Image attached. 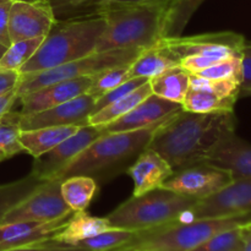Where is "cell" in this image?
I'll list each match as a JSON object with an SVG mask.
<instances>
[{
  "instance_id": "cell-1",
  "label": "cell",
  "mask_w": 251,
  "mask_h": 251,
  "mask_svg": "<svg viewBox=\"0 0 251 251\" xmlns=\"http://www.w3.org/2000/svg\"><path fill=\"white\" fill-rule=\"evenodd\" d=\"M234 110L193 113L181 109L162 123L146 149L163 157L173 172L202 163L216 145L235 132Z\"/></svg>"
},
{
  "instance_id": "cell-2",
  "label": "cell",
  "mask_w": 251,
  "mask_h": 251,
  "mask_svg": "<svg viewBox=\"0 0 251 251\" xmlns=\"http://www.w3.org/2000/svg\"><path fill=\"white\" fill-rule=\"evenodd\" d=\"M158 126L102 135L51 179L64 180L73 176H87L95 179L98 185L107 183L127 171L139 154L146 150Z\"/></svg>"
},
{
  "instance_id": "cell-3",
  "label": "cell",
  "mask_w": 251,
  "mask_h": 251,
  "mask_svg": "<svg viewBox=\"0 0 251 251\" xmlns=\"http://www.w3.org/2000/svg\"><path fill=\"white\" fill-rule=\"evenodd\" d=\"M105 28L102 14L87 19L56 22L31 59L20 68V75L39 73L95 53Z\"/></svg>"
},
{
  "instance_id": "cell-4",
  "label": "cell",
  "mask_w": 251,
  "mask_h": 251,
  "mask_svg": "<svg viewBox=\"0 0 251 251\" xmlns=\"http://www.w3.org/2000/svg\"><path fill=\"white\" fill-rule=\"evenodd\" d=\"M169 4L132 5L104 9L100 12L105 19L96 51L142 48L156 44L161 38L162 25Z\"/></svg>"
},
{
  "instance_id": "cell-5",
  "label": "cell",
  "mask_w": 251,
  "mask_h": 251,
  "mask_svg": "<svg viewBox=\"0 0 251 251\" xmlns=\"http://www.w3.org/2000/svg\"><path fill=\"white\" fill-rule=\"evenodd\" d=\"M198 201L190 196L157 188L141 196H131L108 215L107 220L113 228L144 232L181 221Z\"/></svg>"
},
{
  "instance_id": "cell-6",
  "label": "cell",
  "mask_w": 251,
  "mask_h": 251,
  "mask_svg": "<svg viewBox=\"0 0 251 251\" xmlns=\"http://www.w3.org/2000/svg\"><path fill=\"white\" fill-rule=\"evenodd\" d=\"M251 223V213L223 218L176 221L137 232L129 244L137 251H190L213 235Z\"/></svg>"
},
{
  "instance_id": "cell-7",
  "label": "cell",
  "mask_w": 251,
  "mask_h": 251,
  "mask_svg": "<svg viewBox=\"0 0 251 251\" xmlns=\"http://www.w3.org/2000/svg\"><path fill=\"white\" fill-rule=\"evenodd\" d=\"M243 34L232 31L207 32L195 36L162 37L158 43L168 49L181 68L196 74L221 60L242 54Z\"/></svg>"
},
{
  "instance_id": "cell-8",
  "label": "cell",
  "mask_w": 251,
  "mask_h": 251,
  "mask_svg": "<svg viewBox=\"0 0 251 251\" xmlns=\"http://www.w3.org/2000/svg\"><path fill=\"white\" fill-rule=\"evenodd\" d=\"M142 50H144L142 48H126L100 51V53L95 51L90 55L48 70L20 75L19 83L16 86L17 100L22 96L28 95L51 83L77 77H93L108 69L130 65L141 54Z\"/></svg>"
},
{
  "instance_id": "cell-9",
  "label": "cell",
  "mask_w": 251,
  "mask_h": 251,
  "mask_svg": "<svg viewBox=\"0 0 251 251\" xmlns=\"http://www.w3.org/2000/svg\"><path fill=\"white\" fill-rule=\"evenodd\" d=\"M61 180H44L27 198L7 211L0 223L39 222L63 220L73 213L61 195Z\"/></svg>"
},
{
  "instance_id": "cell-10",
  "label": "cell",
  "mask_w": 251,
  "mask_h": 251,
  "mask_svg": "<svg viewBox=\"0 0 251 251\" xmlns=\"http://www.w3.org/2000/svg\"><path fill=\"white\" fill-rule=\"evenodd\" d=\"M55 21L49 0H11L7 16L10 41L46 37Z\"/></svg>"
},
{
  "instance_id": "cell-11",
  "label": "cell",
  "mask_w": 251,
  "mask_h": 251,
  "mask_svg": "<svg viewBox=\"0 0 251 251\" xmlns=\"http://www.w3.org/2000/svg\"><path fill=\"white\" fill-rule=\"evenodd\" d=\"M247 213H251V178L234 179L217 193L199 200L186 216L190 220H205Z\"/></svg>"
},
{
  "instance_id": "cell-12",
  "label": "cell",
  "mask_w": 251,
  "mask_h": 251,
  "mask_svg": "<svg viewBox=\"0 0 251 251\" xmlns=\"http://www.w3.org/2000/svg\"><path fill=\"white\" fill-rule=\"evenodd\" d=\"M234 180L228 171L208 163H199L176 172L161 188L202 200Z\"/></svg>"
},
{
  "instance_id": "cell-13",
  "label": "cell",
  "mask_w": 251,
  "mask_h": 251,
  "mask_svg": "<svg viewBox=\"0 0 251 251\" xmlns=\"http://www.w3.org/2000/svg\"><path fill=\"white\" fill-rule=\"evenodd\" d=\"M102 135H104L102 127L93 125L81 126L75 134L56 145L50 151L34 158L31 174L41 180H49Z\"/></svg>"
},
{
  "instance_id": "cell-14",
  "label": "cell",
  "mask_w": 251,
  "mask_h": 251,
  "mask_svg": "<svg viewBox=\"0 0 251 251\" xmlns=\"http://www.w3.org/2000/svg\"><path fill=\"white\" fill-rule=\"evenodd\" d=\"M96 98L85 93L82 96L55 105L49 109L33 114H20V127L24 130H33L39 127L65 126V125H88V118L92 114Z\"/></svg>"
},
{
  "instance_id": "cell-15",
  "label": "cell",
  "mask_w": 251,
  "mask_h": 251,
  "mask_svg": "<svg viewBox=\"0 0 251 251\" xmlns=\"http://www.w3.org/2000/svg\"><path fill=\"white\" fill-rule=\"evenodd\" d=\"M181 109L183 107L180 103L163 100L152 93L134 109L102 129L104 134L149 129L158 126Z\"/></svg>"
},
{
  "instance_id": "cell-16",
  "label": "cell",
  "mask_w": 251,
  "mask_h": 251,
  "mask_svg": "<svg viewBox=\"0 0 251 251\" xmlns=\"http://www.w3.org/2000/svg\"><path fill=\"white\" fill-rule=\"evenodd\" d=\"M91 85L92 77H77L44 86L19 98L21 100V110L19 113L22 115L33 114L53 108L87 93Z\"/></svg>"
},
{
  "instance_id": "cell-17",
  "label": "cell",
  "mask_w": 251,
  "mask_h": 251,
  "mask_svg": "<svg viewBox=\"0 0 251 251\" xmlns=\"http://www.w3.org/2000/svg\"><path fill=\"white\" fill-rule=\"evenodd\" d=\"M202 163L226 169L233 179L251 178V144L232 132L216 145Z\"/></svg>"
},
{
  "instance_id": "cell-18",
  "label": "cell",
  "mask_w": 251,
  "mask_h": 251,
  "mask_svg": "<svg viewBox=\"0 0 251 251\" xmlns=\"http://www.w3.org/2000/svg\"><path fill=\"white\" fill-rule=\"evenodd\" d=\"M126 173L134 183L132 196H141L161 188L162 184L173 176L174 172L163 157L152 150L146 149L127 168Z\"/></svg>"
},
{
  "instance_id": "cell-19",
  "label": "cell",
  "mask_w": 251,
  "mask_h": 251,
  "mask_svg": "<svg viewBox=\"0 0 251 251\" xmlns=\"http://www.w3.org/2000/svg\"><path fill=\"white\" fill-rule=\"evenodd\" d=\"M69 217L47 223H0V251L38 244V243L49 240L56 232H59L64 227Z\"/></svg>"
},
{
  "instance_id": "cell-20",
  "label": "cell",
  "mask_w": 251,
  "mask_h": 251,
  "mask_svg": "<svg viewBox=\"0 0 251 251\" xmlns=\"http://www.w3.org/2000/svg\"><path fill=\"white\" fill-rule=\"evenodd\" d=\"M112 228L107 217H95L88 215L86 211H76L71 213L64 227L49 240L58 244L75 247L77 243Z\"/></svg>"
},
{
  "instance_id": "cell-21",
  "label": "cell",
  "mask_w": 251,
  "mask_h": 251,
  "mask_svg": "<svg viewBox=\"0 0 251 251\" xmlns=\"http://www.w3.org/2000/svg\"><path fill=\"white\" fill-rule=\"evenodd\" d=\"M81 126L77 125H65V126L39 127L33 130H24L20 134V142L26 152L32 157L42 156L46 152L75 134Z\"/></svg>"
},
{
  "instance_id": "cell-22",
  "label": "cell",
  "mask_w": 251,
  "mask_h": 251,
  "mask_svg": "<svg viewBox=\"0 0 251 251\" xmlns=\"http://www.w3.org/2000/svg\"><path fill=\"white\" fill-rule=\"evenodd\" d=\"M178 65H180V61L157 41L156 44L144 49L130 64L129 77H146L150 80Z\"/></svg>"
},
{
  "instance_id": "cell-23",
  "label": "cell",
  "mask_w": 251,
  "mask_h": 251,
  "mask_svg": "<svg viewBox=\"0 0 251 251\" xmlns=\"http://www.w3.org/2000/svg\"><path fill=\"white\" fill-rule=\"evenodd\" d=\"M190 75L191 74L180 65L168 69L150 78L152 93L163 100L181 104L190 86Z\"/></svg>"
},
{
  "instance_id": "cell-24",
  "label": "cell",
  "mask_w": 251,
  "mask_h": 251,
  "mask_svg": "<svg viewBox=\"0 0 251 251\" xmlns=\"http://www.w3.org/2000/svg\"><path fill=\"white\" fill-rule=\"evenodd\" d=\"M150 95H152V90L149 80V82L144 83L139 88L130 92L129 95L124 96V97L119 98L115 102L108 104L107 107L92 113L88 118V125H93V126L98 127L107 126L108 124L115 122L119 118H122L123 115L129 113L131 109H134L139 103L146 100Z\"/></svg>"
},
{
  "instance_id": "cell-25",
  "label": "cell",
  "mask_w": 251,
  "mask_h": 251,
  "mask_svg": "<svg viewBox=\"0 0 251 251\" xmlns=\"http://www.w3.org/2000/svg\"><path fill=\"white\" fill-rule=\"evenodd\" d=\"M237 100V98L225 97L208 88L189 86L181 107L186 112L193 113L223 112V110H234V104Z\"/></svg>"
},
{
  "instance_id": "cell-26",
  "label": "cell",
  "mask_w": 251,
  "mask_h": 251,
  "mask_svg": "<svg viewBox=\"0 0 251 251\" xmlns=\"http://www.w3.org/2000/svg\"><path fill=\"white\" fill-rule=\"evenodd\" d=\"M60 190L73 212L86 211L97 193L98 184L91 176H73L61 180Z\"/></svg>"
},
{
  "instance_id": "cell-27",
  "label": "cell",
  "mask_w": 251,
  "mask_h": 251,
  "mask_svg": "<svg viewBox=\"0 0 251 251\" xmlns=\"http://www.w3.org/2000/svg\"><path fill=\"white\" fill-rule=\"evenodd\" d=\"M205 0H172L162 25V37H179L193 15Z\"/></svg>"
},
{
  "instance_id": "cell-28",
  "label": "cell",
  "mask_w": 251,
  "mask_h": 251,
  "mask_svg": "<svg viewBox=\"0 0 251 251\" xmlns=\"http://www.w3.org/2000/svg\"><path fill=\"white\" fill-rule=\"evenodd\" d=\"M136 235L137 232L134 230L112 228L77 243L75 247L83 251H113L129 245Z\"/></svg>"
},
{
  "instance_id": "cell-29",
  "label": "cell",
  "mask_w": 251,
  "mask_h": 251,
  "mask_svg": "<svg viewBox=\"0 0 251 251\" xmlns=\"http://www.w3.org/2000/svg\"><path fill=\"white\" fill-rule=\"evenodd\" d=\"M42 181L44 180H41L36 176L29 173L20 180L0 185V220L4 217L7 211L27 198Z\"/></svg>"
},
{
  "instance_id": "cell-30",
  "label": "cell",
  "mask_w": 251,
  "mask_h": 251,
  "mask_svg": "<svg viewBox=\"0 0 251 251\" xmlns=\"http://www.w3.org/2000/svg\"><path fill=\"white\" fill-rule=\"evenodd\" d=\"M43 39L44 37H38V38L17 41L10 44L0 58V69L19 71L20 68L33 56Z\"/></svg>"
},
{
  "instance_id": "cell-31",
  "label": "cell",
  "mask_w": 251,
  "mask_h": 251,
  "mask_svg": "<svg viewBox=\"0 0 251 251\" xmlns=\"http://www.w3.org/2000/svg\"><path fill=\"white\" fill-rule=\"evenodd\" d=\"M20 113L7 112L0 117V150L6 158L25 151L20 142Z\"/></svg>"
},
{
  "instance_id": "cell-32",
  "label": "cell",
  "mask_w": 251,
  "mask_h": 251,
  "mask_svg": "<svg viewBox=\"0 0 251 251\" xmlns=\"http://www.w3.org/2000/svg\"><path fill=\"white\" fill-rule=\"evenodd\" d=\"M129 68L130 65H123L97 74L92 77V85L87 93L97 100L109 91L114 90L115 87L129 80Z\"/></svg>"
},
{
  "instance_id": "cell-33",
  "label": "cell",
  "mask_w": 251,
  "mask_h": 251,
  "mask_svg": "<svg viewBox=\"0 0 251 251\" xmlns=\"http://www.w3.org/2000/svg\"><path fill=\"white\" fill-rule=\"evenodd\" d=\"M242 227L232 228L218 233L190 251H242Z\"/></svg>"
},
{
  "instance_id": "cell-34",
  "label": "cell",
  "mask_w": 251,
  "mask_h": 251,
  "mask_svg": "<svg viewBox=\"0 0 251 251\" xmlns=\"http://www.w3.org/2000/svg\"><path fill=\"white\" fill-rule=\"evenodd\" d=\"M200 77L208 78V80H227V78H235L239 80L242 77V54L230 56V58L221 60L199 73L194 74Z\"/></svg>"
},
{
  "instance_id": "cell-35",
  "label": "cell",
  "mask_w": 251,
  "mask_h": 251,
  "mask_svg": "<svg viewBox=\"0 0 251 251\" xmlns=\"http://www.w3.org/2000/svg\"><path fill=\"white\" fill-rule=\"evenodd\" d=\"M149 82V78L146 77H131L129 80H126L125 82H123L122 85H119L118 87H115L114 90L109 91L108 93L103 95L102 97L97 98L95 102V107H93V112H97V110L102 109V108L107 107L110 103L115 102L119 98L124 97V96L129 95L130 92L135 91L136 88H139L140 86H142L144 83Z\"/></svg>"
},
{
  "instance_id": "cell-36",
  "label": "cell",
  "mask_w": 251,
  "mask_h": 251,
  "mask_svg": "<svg viewBox=\"0 0 251 251\" xmlns=\"http://www.w3.org/2000/svg\"><path fill=\"white\" fill-rule=\"evenodd\" d=\"M251 97V42H245L242 49V77L239 98Z\"/></svg>"
},
{
  "instance_id": "cell-37",
  "label": "cell",
  "mask_w": 251,
  "mask_h": 251,
  "mask_svg": "<svg viewBox=\"0 0 251 251\" xmlns=\"http://www.w3.org/2000/svg\"><path fill=\"white\" fill-rule=\"evenodd\" d=\"M4 251H83V250L77 249L76 247H69V245L58 244V243L50 242V240H46V242L38 243V244L26 245V247L14 248V249H9Z\"/></svg>"
},
{
  "instance_id": "cell-38",
  "label": "cell",
  "mask_w": 251,
  "mask_h": 251,
  "mask_svg": "<svg viewBox=\"0 0 251 251\" xmlns=\"http://www.w3.org/2000/svg\"><path fill=\"white\" fill-rule=\"evenodd\" d=\"M172 0H98L100 11L110 7L132 6V5H150V4H169Z\"/></svg>"
},
{
  "instance_id": "cell-39",
  "label": "cell",
  "mask_w": 251,
  "mask_h": 251,
  "mask_svg": "<svg viewBox=\"0 0 251 251\" xmlns=\"http://www.w3.org/2000/svg\"><path fill=\"white\" fill-rule=\"evenodd\" d=\"M20 80V74L17 70H5L0 69V96L10 91L16 90Z\"/></svg>"
},
{
  "instance_id": "cell-40",
  "label": "cell",
  "mask_w": 251,
  "mask_h": 251,
  "mask_svg": "<svg viewBox=\"0 0 251 251\" xmlns=\"http://www.w3.org/2000/svg\"><path fill=\"white\" fill-rule=\"evenodd\" d=\"M11 0L0 4V44L7 47L11 44L9 37V31H7V16H9V9Z\"/></svg>"
},
{
  "instance_id": "cell-41",
  "label": "cell",
  "mask_w": 251,
  "mask_h": 251,
  "mask_svg": "<svg viewBox=\"0 0 251 251\" xmlns=\"http://www.w3.org/2000/svg\"><path fill=\"white\" fill-rule=\"evenodd\" d=\"M16 100H17L16 90L10 91V92L4 93V95L0 96V117L4 115L5 113L11 110L12 105L15 104Z\"/></svg>"
},
{
  "instance_id": "cell-42",
  "label": "cell",
  "mask_w": 251,
  "mask_h": 251,
  "mask_svg": "<svg viewBox=\"0 0 251 251\" xmlns=\"http://www.w3.org/2000/svg\"><path fill=\"white\" fill-rule=\"evenodd\" d=\"M243 250L242 251H251V223L243 226Z\"/></svg>"
},
{
  "instance_id": "cell-43",
  "label": "cell",
  "mask_w": 251,
  "mask_h": 251,
  "mask_svg": "<svg viewBox=\"0 0 251 251\" xmlns=\"http://www.w3.org/2000/svg\"><path fill=\"white\" fill-rule=\"evenodd\" d=\"M113 251H137V250L134 249V248L129 247V245H126V247H123V248H120V249L113 250Z\"/></svg>"
},
{
  "instance_id": "cell-44",
  "label": "cell",
  "mask_w": 251,
  "mask_h": 251,
  "mask_svg": "<svg viewBox=\"0 0 251 251\" xmlns=\"http://www.w3.org/2000/svg\"><path fill=\"white\" fill-rule=\"evenodd\" d=\"M64 2H69V4H81V0H61Z\"/></svg>"
},
{
  "instance_id": "cell-45",
  "label": "cell",
  "mask_w": 251,
  "mask_h": 251,
  "mask_svg": "<svg viewBox=\"0 0 251 251\" xmlns=\"http://www.w3.org/2000/svg\"><path fill=\"white\" fill-rule=\"evenodd\" d=\"M5 50H6V47L2 46V44H0V58H1L2 54L5 53Z\"/></svg>"
},
{
  "instance_id": "cell-46",
  "label": "cell",
  "mask_w": 251,
  "mask_h": 251,
  "mask_svg": "<svg viewBox=\"0 0 251 251\" xmlns=\"http://www.w3.org/2000/svg\"><path fill=\"white\" fill-rule=\"evenodd\" d=\"M5 158H6V156H5V153H4V152H2L1 150H0V162H1V161H4Z\"/></svg>"
},
{
  "instance_id": "cell-47",
  "label": "cell",
  "mask_w": 251,
  "mask_h": 251,
  "mask_svg": "<svg viewBox=\"0 0 251 251\" xmlns=\"http://www.w3.org/2000/svg\"><path fill=\"white\" fill-rule=\"evenodd\" d=\"M6 1H10V0H0V4H1V2H6Z\"/></svg>"
},
{
  "instance_id": "cell-48",
  "label": "cell",
  "mask_w": 251,
  "mask_h": 251,
  "mask_svg": "<svg viewBox=\"0 0 251 251\" xmlns=\"http://www.w3.org/2000/svg\"><path fill=\"white\" fill-rule=\"evenodd\" d=\"M86 1H90V0H81V4H83V2H86Z\"/></svg>"
}]
</instances>
